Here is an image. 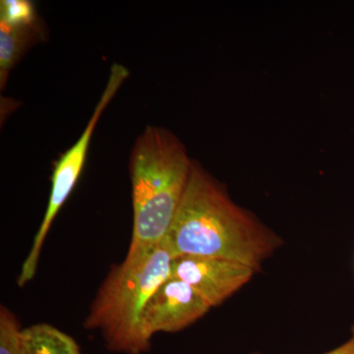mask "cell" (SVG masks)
I'll return each mask as SVG.
<instances>
[{"mask_svg": "<svg viewBox=\"0 0 354 354\" xmlns=\"http://www.w3.org/2000/svg\"><path fill=\"white\" fill-rule=\"evenodd\" d=\"M252 354H262L259 353H254ZM323 354H354V326L351 328V337L348 342H344L339 348L328 351Z\"/></svg>", "mask_w": 354, "mask_h": 354, "instance_id": "cell-11", "label": "cell"}, {"mask_svg": "<svg viewBox=\"0 0 354 354\" xmlns=\"http://www.w3.org/2000/svg\"><path fill=\"white\" fill-rule=\"evenodd\" d=\"M165 239L158 245L128 251L99 288L86 329L99 330L113 353L142 354L150 348L142 314L156 290L171 276L174 259Z\"/></svg>", "mask_w": 354, "mask_h": 354, "instance_id": "cell-3", "label": "cell"}, {"mask_svg": "<svg viewBox=\"0 0 354 354\" xmlns=\"http://www.w3.org/2000/svg\"><path fill=\"white\" fill-rule=\"evenodd\" d=\"M0 21L13 26H37L41 24L36 6L29 0H2Z\"/></svg>", "mask_w": 354, "mask_h": 354, "instance_id": "cell-9", "label": "cell"}, {"mask_svg": "<svg viewBox=\"0 0 354 354\" xmlns=\"http://www.w3.org/2000/svg\"><path fill=\"white\" fill-rule=\"evenodd\" d=\"M194 162L180 140L149 125L130 153L133 234L129 250L164 241L183 202Z\"/></svg>", "mask_w": 354, "mask_h": 354, "instance_id": "cell-2", "label": "cell"}, {"mask_svg": "<svg viewBox=\"0 0 354 354\" xmlns=\"http://www.w3.org/2000/svg\"><path fill=\"white\" fill-rule=\"evenodd\" d=\"M20 354H80V348L70 335L38 324L22 330Z\"/></svg>", "mask_w": 354, "mask_h": 354, "instance_id": "cell-8", "label": "cell"}, {"mask_svg": "<svg viewBox=\"0 0 354 354\" xmlns=\"http://www.w3.org/2000/svg\"><path fill=\"white\" fill-rule=\"evenodd\" d=\"M212 307L185 281L169 277L146 304L142 314L144 333H176L206 315Z\"/></svg>", "mask_w": 354, "mask_h": 354, "instance_id": "cell-6", "label": "cell"}, {"mask_svg": "<svg viewBox=\"0 0 354 354\" xmlns=\"http://www.w3.org/2000/svg\"><path fill=\"white\" fill-rule=\"evenodd\" d=\"M165 241L174 257L220 258L248 266L256 272L283 243L195 162Z\"/></svg>", "mask_w": 354, "mask_h": 354, "instance_id": "cell-1", "label": "cell"}, {"mask_svg": "<svg viewBox=\"0 0 354 354\" xmlns=\"http://www.w3.org/2000/svg\"><path fill=\"white\" fill-rule=\"evenodd\" d=\"M46 36L43 25L13 26L0 21V88L26 51Z\"/></svg>", "mask_w": 354, "mask_h": 354, "instance_id": "cell-7", "label": "cell"}, {"mask_svg": "<svg viewBox=\"0 0 354 354\" xmlns=\"http://www.w3.org/2000/svg\"><path fill=\"white\" fill-rule=\"evenodd\" d=\"M128 76H129V71L123 65L114 64L111 66L106 88L100 97L99 102L95 106L94 113L88 120L87 127L84 129L76 143L64 155L60 156L59 160L55 164L53 176H51V190L48 207H46L41 227L35 236L31 251L28 254L22 269H21L19 279H18V285L20 286H24L34 278L37 267H38L39 253H41L46 234H48L58 212L64 206V203L68 199L69 195L71 194L72 190L75 187L77 181L83 171L88 147H90L95 127L99 123L104 109L108 108L109 102L113 99L114 95H116Z\"/></svg>", "mask_w": 354, "mask_h": 354, "instance_id": "cell-4", "label": "cell"}, {"mask_svg": "<svg viewBox=\"0 0 354 354\" xmlns=\"http://www.w3.org/2000/svg\"><path fill=\"white\" fill-rule=\"evenodd\" d=\"M254 274L248 266L220 258L183 255L172 259L171 276L188 283L211 307L234 295Z\"/></svg>", "mask_w": 354, "mask_h": 354, "instance_id": "cell-5", "label": "cell"}, {"mask_svg": "<svg viewBox=\"0 0 354 354\" xmlns=\"http://www.w3.org/2000/svg\"><path fill=\"white\" fill-rule=\"evenodd\" d=\"M21 334L19 324L8 310L1 306L0 311V354H20Z\"/></svg>", "mask_w": 354, "mask_h": 354, "instance_id": "cell-10", "label": "cell"}]
</instances>
